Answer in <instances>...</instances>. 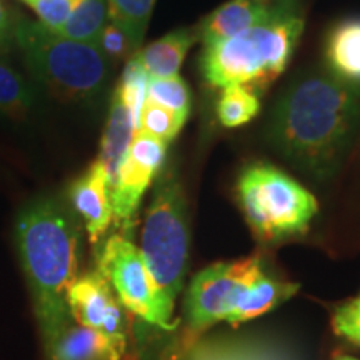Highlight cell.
Here are the masks:
<instances>
[{"mask_svg": "<svg viewBox=\"0 0 360 360\" xmlns=\"http://www.w3.org/2000/svg\"><path fill=\"white\" fill-rule=\"evenodd\" d=\"M360 125V85L310 72L278 97L269 139L287 160L315 180L339 170Z\"/></svg>", "mask_w": 360, "mask_h": 360, "instance_id": "6da1fadb", "label": "cell"}, {"mask_svg": "<svg viewBox=\"0 0 360 360\" xmlns=\"http://www.w3.org/2000/svg\"><path fill=\"white\" fill-rule=\"evenodd\" d=\"M17 244L49 350L69 327L67 297L79 270L77 224L58 200H35L17 220Z\"/></svg>", "mask_w": 360, "mask_h": 360, "instance_id": "7a4b0ae2", "label": "cell"}, {"mask_svg": "<svg viewBox=\"0 0 360 360\" xmlns=\"http://www.w3.org/2000/svg\"><path fill=\"white\" fill-rule=\"evenodd\" d=\"M304 32L295 0H281L270 15L236 37L202 49L200 69L210 87L265 90L289 65Z\"/></svg>", "mask_w": 360, "mask_h": 360, "instance_id": "3957f363", "label": "cell"}, {"mask_svg": "<svg viewBox=\"0 0 360 360\" xmlns=\"http://www.w3.org/2000/svg\"><path fill=\"white\" fill-rule=\"evenodd\" d=\"M188 244L191 229L186 193L177 174L165 172L157 180L139 250L162 317L172 327L179 326V322L172 321V314L175 299L186 281Z\"/></svg>", "mask_w": 360, "mask_h": 360, "instance_id": "277c9868", "label": "cell"}, {"mask_svg": "<svg viewBox=\"0 0 360 360\" xmlns=\"http://www.w3.org/2000/svg\"><path fill=\"white\" fill-rule=\"evenodd\" d=\"M13 45L35 79L64 101L96 97L109 79L110 62L96 44L60 37L40 22L17 20Z\"/></svg>", "mask_w": 360, "mask_h": 360, "instance_id": "5b68a950", "label": "cell"}, {"mask_svg": "<svg viewBox=\"0 0 360 360\" xmlns=\"http://www.w3.org/2000/svg\"><path fill=\"white\" fill-rule=\"evenodd\" d=\"M237 200L250 231L267 244L307 232L319 210L312 192L270 164H254L242 170Z\"/></svg>", "mask_w": 360, "mask_h": 360, "instance_id": "8992f818", "label": "cell"}, {"mask_svg": "<svg viewBox=\"0 0 360 360\" xmlns=\"http://www.w3.org/2000/svg\"><path fill=\"white\" fill-rule=\"evenodd\" d=\"M260 272H264L260 259L252 255L214 264L192 278L186 297V349L232 314L247 285Z\"/></svg>", "mask_w": 360, "mask_h": 360, "instance_id": "52a82bcc", "label": "cell"}, {"mask_svg": "<svg viewBox=\"0 0 360 360\" xmlns=\"http://www.w3.org/2000/svg\"><path fill=\"white\" fill-rule=\"evenodd\" d=\"M98 272L115 290L122 305L152 326L172 330L157 305L150 277L139 247L129 237L112 236L98 254Z\"/></svg>", "mask_w": 360, "mask_h": 360, "instance_id": "ba28073f", "label": "cell"}, {"mask_svg": "<svg viewBox=\"0 0 360 360\" xmlns=\"http://www.w3.org/2000/svg\"><path fill=\"white\" fill-rule=\"evenodd\" d=\"M167 146L160 139L141 130L135 132L112 187L114 224L122 232L120 236L132 232L135 214L143 193L164 165Z\"/></svg>", "mask_w": 360, "mask_h": 360, "instance_id": "9c48e42d", "label": "cell"}, {"mask_svg": "<svg viewBox=\"0 0 360 360\" xmlns=\"http://www.w3.org/2000/svg\"><path fill=\"white\" fill-rule=\"evenodd\" d=\"M70 204L84 220L90 242L97 244L114 222L112 182L101 162L96 160L70 186Z\"/></svg>", "mask_w": 360, "mask_h": 360, "instance_id": "30bf717a", "label": "cell"}, {"mask_svg": "<svg viewBox=\"0 0 360 360\" xmlns=\"http://www.w3.org/2000/svg\"><path fill=\"white\" fill-rule=\"evenodd\" d=\"M184 360H299L290 347L262 337H210L193 342Z\"/></svg>", "mask_w": 360, "mask_h": 360, "instance_id": "8fae6325", "label": "cell"}, {"mask_svg": "<svg viewBox=\"0 0 360 360\" xmlns=\"http://www.w3.org/2000/svg\"><path fill=\"white\" fill-rule=\"evenodd\" d=\"M276 2L262 4L259 0H231L215 8L195 27L197 39L207 45L232 39L264 22L272 13Z\"/></svg>", "mask_w": 360, "mask_h": 360, "instance_id": "7c38bea8", "label": "cell"}, {"mask_svg": "<svg viewBox=\"0 0 360 360\" xmlns=\"http://www.w3.org/2000/svg\"><path fill=\"white\" fill-rule=\"evenodd\" d=\"M323 58L328 74L344 82L360 85V17L337 22L328 30Z\"/></svg>", "mask_w": 360, "mask_h": 360, "instance_id": "4fadbf2b", "label": "cell"}, {"mask_svg": "<svg viewBox=\"0 0 360 360\" xmlns=\"http://www.w3.org/2000/svg\"><path fill=\"white\" fill-rule=\"evenodd\" d=\"M115 300L110 283L101 272H92L77 278L67 297L70 317L77 321L79 326L96 330H101L103 319Z\"/></svg>", "mask_w": 360, "mask_h": 360, "instance_id": "5bb4252c", "label": "cell"}, {"mask_svg": "<svg viewBox=\"0 0 360 360\" xmlns=\"http://www.w3.org/2000/svg\"><path fill=\"white\" fill-rule=\"evenodd\" d=\"M299 292V285L292 282H282L270 278L260 272L252 281L242 294L240 300L232 310V314L225 319L231 326L249 322L252 319L267 314L285 300H289Z\"/></svg>", "mask_w": 360, "mask_h": 360, "instance_id": "9a60e30c", "label": "cell"}, {"mask_svg": "<svg viewBox=\"0 0 360 360\" xmlns=\"http://www.w3.org/2000/svg\"><path fill=\"white\" fill-rule=\"evenodd\" d=\"M195 29H177L135 52L141 65L150 77L177 75L187 52L197 42Z\"/></svg>", "mask_w": 360, "mask_h": 360, "instance_id": "2e32d148", "label": "cell"}, {"mask_svg": "<svg viewBox=\"0 0 360 360\" xmlns=\"http://www.w3.org/2000/svg\"><path fill=\"white\" fill-rule=\"evenodd\" d=\"M47 352L52 360H120L124 355L101 330L84 326L67 327Z\"/></svg>", "mask_w": 360, "mask_h": 360, "instance_id": "e0dca14e", "label": "cell"}, {"mask_svg": "<svg viewBox=\"0 0 360 360\" xmlns=\"http://www.w3.org/2000/svg\"><path fill=\"white\" fill-rule=\"evenodd\" d=\"M137 130L134 127L132 115L120 97L114 92L110 102L109 119L103 129L102 142H101V154H98V162L105 167L109 174L112 187H114L117 172H119L120 164H122L125 154H127L130 142Z\"/></svg>", "mask_w": 360, "mask_h": 360, "instance_id": "ac0fdd59", "label": "cell"}, {"mask_svg": "<svg viewBox=\"0 0 360 360\" xmlns=\"http://www.w3.org/2000/svg\"><path fill=\"white\" fill-rule=\"evenodd\" d=\"M107 22H109L107 0H80L69 20L56 34L77 42L97 44L98 35Z\"/></svg>", "mask_w": 360, "mask_h": 360, "instance_id": "d6986e66", "label": "cell"}, {"mask_svg": "<svg viewBox=\"0 0 360 360\" xmlns=\"http://www.w3.org/2000/svg\"><path fill=\"white\" fill-rule=\"evenodd\" d=\"M260 112V98L250 89L231 85L220 92L217 102L219 122L224 127L233 129L249 124Z\"/></svg>", "mask_w": 360, "mask_h": 360, "instance_id": "ffe728a7", "label": "cell"}, {"mask_svg": "<svg viewBox=\"0 0 360 360\" xmlns=\"http://www.w3.org/2000/svg\"><path fill=\"white\" fill-rule=\"evenodd\" d=\"M157 0H107L109 20L124 29L134 47H141Z\"/></svg>", "mask_w": 360, "mask_h": 360, "instance_id": "44dd1931", "label": "cell"}, {"mask_svg": "<svg viewBox=\"0 0 360 360\" xmlns=\"http://www.w3.org/2000/svg\"><path fill=\"white\" fill-rule=\"evenodd\" d=\"M34 105V92L27 80L0 58V112L8 117L27 115Z\"/></svg>", "mask_w": 360, "mask_h": 360, "instance_id": "7402d4cb", "label": "cell"}, {"mask_svg": "<svg viewBox=\"0 0 360 360\" xmlns=\"http://www.w3.org/2000/svg\"><path fill=\"white\" fill-rule=\"evenodd\" d=\"M148 82H150V75L147 74L146 69L141 65L139 58L135 53L129 58L127 65H125L122 79L117 84L115 94L127 107L130 115H132L134 127L139 132V125H141V112L143 103L147 101V90Z\"/></svg>", "mask_w": 360, "mask_h": 360, "instance_id": "603a6c76", "label": "cell"}, {"mask_svg": "<svg viewBox=\"0 0 360 360\" xmlns=\"http://www.w3.org/2000/svg\"><path fill=\"white\" fill-rule=\"evenodd\" d=\"M147 101L184 115L191 114L192 109L191 89L179 74L172 77H150Z\"/></svg>", "mask_w": 360, "mask_h": 360, "instance_id": "cb8c5ba5", "label": "cell"}, {"mask_svg": "<svg viewBox=\"0 0 360 360\" xmlns=\"http://www.w3.org/2000/svg\"><path fill=\"white\" fill-rule=\"evenodd\" d=\"M187 117L188 115L165 109V107L159 105V103L146 101L141 112V125H139V130L169 143L177 137L180 130L186 125Z\"/></svg>", "mask_w": 360, "mask_h": 360, "instance_id": "d4e9b609", "label": "cell"}, {"mask_svg": "<svg viewBox=\"0 0 360 360\" xmlns=\"http://www.w3.org/2000/svg\"><path fill=\"white\" fill-rule=\"evenodd\" d=\"M96 45L109 62L124 60V58L132 57L137 52L127 32L110 20L102 29Z\"/></svg>", "mask_w": 360, "mask_h": 360, "instance_id": "484cf974", "label": "cell"}, {"mask_svg": "<svg viewBox=\"0 0 360 360\" xmlns=\"http://www.w3.org/2000/svg\"><path fill=\"white\" fill-rule=\"evenodd\" d=\"M37 13L39 22L52 32H57L69 20L80 0H22Z\"/></svg>", "mask_w": 360, "mask_h": 360, "instance_id": "4316f807", "label": "cell"}, {"mask_svg": "<svg viewBox=\"0 0 360 360\" xmlns=\"http://www.w3.org/2000/svg\"><path fill=\"white\" fill-rule=\"evenodd\" d=\"M332 327H334L337 335L344 337V339L360 347V307L355 302V299L335 309L334 315H332Z\"/></svg>", "mask_w": 360, "mask_h": 360, "instance_id": "83f0119b", "label": "cell"}, {"mask_svg": "<svg viewBox=\"0 0 360 360\" xmlns=\"http://www.w3.org/2000/svg\"><path fill=\"white\" fill-rule=\"evenodd\" d=\"M13 25L11 12L0 0V53H6L13 45Z\"/></svg>", "mask_w": 360, "mask_h": 360, "instance_id": "f1b7e54d", "label": "cell"}, {"mask_svg": "<svg viewBox=\"0 0 360 360\" xmlns=\"http://www.w3.org/2000/svg\"><path fill=\"white\" fill-rule=\"evenodd\" d=\"M334 360H360V359L352 357V355H347V354H339V355H335Z\"/></svg>", "mask_w": 360, "mask_h": 360, "instance_id": "f546056e", "label": "cell"}, {"mask_svg": "<svg viewBox=\"0 0 360 360\" xmlns=\"http://www.w3.org/2000/svg\"><path fill=\"white\" fill-rule=\"evenodd\" d=\"M262 4H274V2H281V0H259Z\"/></svg>", "mask_w": 360, "mask_h": 360, "instance_id": "4dcf8cb0", "label": "cell"}, {"mask_svg": "<svg viewBox=\"0 0 360 360\" xmlns=\"http://www.w3.org/2000/svg\"><path fill=\"white\" fill-rule=\"evenodd\" d=\"M355 302H357V305L360 307V297H359V299H355Z\"/></svg>", "mask_w": 360, "mask_h": 360, "instance_id": "1f68e13d", "label": "cell"}]
</instances>
